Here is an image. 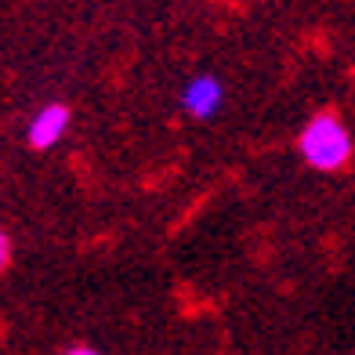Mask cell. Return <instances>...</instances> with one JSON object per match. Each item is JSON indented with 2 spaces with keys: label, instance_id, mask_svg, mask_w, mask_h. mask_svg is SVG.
Masks as SVG:
<instances>
[{
  "label": "cell",
  "instance_id": "cell-2",
  "mask_svg": "<svg viewBox=\"0 0 355 355\" xmlns=\"http://www.w3.org/2000/svg\"><path fill=\"white\" fill-rule=\"evenodd\" d=\"M225 105V84L211 73L192 76L189 84L182 87V109L189 112L192 120H211L214 112Z\"/></svg>",
  "mask_w": 355,
  "mask_h": 355
},
{
  "label": "cell",
  "instance_id": "cell-1",
  "mask_svg": "<svg viewBox=\"0 0 355 355\" xmlns=\"http://www.w3.org/2000/svg\"><path fill=\"white\" fill-rule=\"evenodd\" d=\"M297 153H301V159L312 171L334 174V171L348 167V159H352V135H348L345 120L337 116L334 109H319L315 116L304 123V131L297 138Z\"/></svg>",
  "mask_w": 355,
  "mask_h": 355
},
{
  "label": "cell",
  "instance_id": "cell-3",
  "mask_svg": "<svg viewBox=\"0 0 355 355\" xmlns=\"http://www.w3.org/2000/svg\"><path fill=\"white\" fill-rule=\"evenodd\" d=\"M69 105H62V102H47L37 109V116L29 120V131H26V141H29V149H51V145L62 141V135L69 131Z\"/></svg>",
  "mask_w": 355,
  "mask_h": 355
},
{
  "label": "cell",
  "instance_id": "cell-4",
  "mask_svg": "<svg viewBox=\"0 0 355 355\" xmlns=\"http://www.w3.org/2000/svg\"><path fill=\"white\" fill-rule=\"evenodd\" d=\"M0 268H11V232H0Z\"/></svg>",
  "mask_w": 355,
  "mask_h": 355
},
{
  "label": "cell",
  "instance_id": "cell-5",
  "mask_svg": "<svg viewBox=\"0 0 355 355\" xmlns=\"http://www.w3.org/2000/svg\"><path fill=\"white\" fill-rule=\"evenodd\" d=\"M66 355H102V352L91 345H73V348H66Z\"/></svg>",
  "mask_w": 355,
  "mask_h": 355
}]
</instances>
